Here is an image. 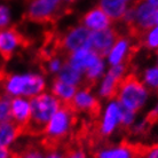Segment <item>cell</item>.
<instances>
[{
  "label": "cell",
  "mask_w": 158,
  "mask_h": 158,
  "mask_svg": "<svg viewBox=\"0 0 158 158\" xmlns=\"http://www.w3.org/2000/svg\"><path fill=\"white\" fill-rule=\"evenodd\" d=\"M124 1H126L127 4H131V5H132V4H134L136 0H124Z\"/></svg>",
  "instance_id": "obj_35"
},
{
  "label": "cell",
  "mask_w": 158,
  "mask_h": 158,
  "mask_svg": "<svg viewBox=\"0 0 158 158\" xmlns=\"http://www.w3.org/2000/svg\"><path fill=\"white\" fill-rule=\"evenodd\" d=\"M119 83H120V79L117 78L115 75H112L107 69L106 73L99 80V83L96 84L98 85V91H96L98 98L107 100V101L115 99Z\"/></svg>",
  "instance_id": "obj_16"
},
{
  "label": "cell",
  "mask_w": 158,
  "mask_h": 158,
  "mask_svg": "<svg viewBox=\"0 0 158 158\" xmlns=\"http://www.w3.org/2000/svg\"><path fill=\"white\" fill-rule=\"evenodd\" d=\"M63 148V158H88L85 147L78 141H71Z\"/></svg>",
  "instance_id": "obj_24"
},
{
  "label": "cell",
  "mask_w": 158,
  "mask_h": 158,
  "mask_svg": "<svg viewBox=\"0 0 158 158\" xmlns=\"http://www.w3.org/2000/svg\"><path fill=\"white\" fill-rule=\"evenodd\" d=\"M10 112H12V120L15 122L19 126L24 130L29 126L31 119V102L30 99L16 96L10 100Z\"/></svg>",
  "instance_id": "obj_13"
},
{
  "label": "cell",
  "mask_w": 158,
  "mask_h": 158,
  "mask_svg": "<svg viewBox=\"0 0 158 158\" xmlns=\"http://www.w3.org/2000/svg\"><path fill=\"white\" fill-rule=\"evenodd\" d=\"M45 158H63V149L60 147L45 148Z\"/></svg>",
  "instance_id": "obj_31"
},
{
  "label": "cell",
  "mask_w": 158,
  "mask_h": 158,
  "mask_svg": "<svg viewBox=\"0 0 158 158\" xmlns=\"http://www.w3.org/2000/svg\"><path fill=\"white\" fill-rule=\"evenodd\" d=\"M63 1H64V4L71 5V4H73V2H76L77 0H63Z\"/></svg>",
  "instance_id": "obj_34"
},
{
  "label": "cell",
  "mask_w": 158,
  "mask_h": 158,
  "mask_svg": "<svg viewBox=\"0 0 158 158\" xmlns=\"http://www.w3.org/2000/svg\"><path fill=\"white\" fill-rule=\"evenodd\" d=\"M100 57H102V56L99 55L96 52H94L91 48H80V49H77V51L67 54L65 61L71 67L77 69L84 75L86 69H88Z\"/></svg>",
  "instance_id": "obj_14"
},
{
  "label": "cell",
  "mask_w": 158,
  "mask_h": 158,
  "mask_svg": "<svg viewBox=\"0 0 158 158\" xmlns=\"http://www.w3.org/2000/svg\"><path fill=\"white\" fill-rule=\"evenodd\" d=\"M64 62H65V60H62L60 56L54 55V54H53V55L49 54V55L46 57V64H45L46 72L49 73V75L56 76L60 72V70L62 69Z\"/></svg>",
  "instance_id": "obj_26"
},
{
  "label": "cell",
  "mask_w": 158,
  "mask_h": 158,
  "mask_svg": "<svg viewBox=\"0 0 158 158\" xmlns=\"http://www.w3.org/2000/svg\"><path fill=\"white\" fill-rule=\"evenodd\" d=\"M91 33L83 24L73 25L57 39V49L69 54L80 48H91Z\"/></svg>",
  "instance_id": "obj_7"
},
{
  "label": "cell",
  "mask_w": 158,
  "mask_h": 158,
  "mask_svg": "<svg viewBox=\"0 0 158 158\" xmlns=\"http://www.w3.org/2000/svg\"><path fill=\"white\" fill-rule=\"evenodd\" d=\"M10 100L12 98L6 94L0 95V123L12 119L10 112Z\"/></svg>",
  "instance_id": "obj_28"
},
{
  "label": "cell",
  "mask_w": 158,
  "mask_h": 158,
  "mask_svg": "<svg viewBox=\"0 0 158 158\" xmlns=\"http://www.w3.org/2000/svg\"><path fill=\"white\" fill-rule=\"evenodd\" d=\"M23 134H25L23 128L19 126L15 122H13L12 119L0 123V144L1 146L10 148Z\"/></svg>",
  "instance_id": "obj_18"
},
{
  "label": "cell",
  "mask_w": 158,
  "mask_h": 158,
  "mask_svg": "<svg viewBox=\"0 0 158 158\" xmlns=\"http://www.w3.org/2000/svg\"><path fill=\"white\" fill-rule=\"evenodd\" d=\"M136 1H138V0H136ZM143 1H146L148 4L152 5L155 7H158V0H143Z\"/></svg>",
  "instance_id": "obj_32"
},
{
  "label": "cell",
  "mask_w": 158,
  "mask_h": 158,
  "mask_svg": "<svg viewBox=\"0 0 158 158\" xmlns=\"http://www.w3.org/2000/svg\"><path fill=\"white\" fill-rule=\"evenodd\" d=\"M1 83L5 94L10 98L22 96L32 99L44 93L47 88L45 77L38 72H25L6 76Z\"/></svg>",
  "instance_id": "obj_3"
},
{
  "label": "cell",
  "mask_w": 158,
  "mask_h": 158,
  "mask_svg": "<svg viewBox=\"0 0 158 158\" xmlns=\"http://www.w3.org/2000/svg\"><path fill=\"white\" fill-rule=\"evenodd\" d=\"M15 158H45V150L40 149L39 147L30 144L20 151H14Z\"/></svg>",
  "instance_id": "obj_25"
},
{
  "label": "cell",
  "mask_w": 158,
  "mask_h": 158,
  "mask_svg": "<svg viewBox=\"0 0 158 158\" xmlns=\"http://www.w3.org/2000/svg\"><path fill=\"white\" fill-rule=\"evenodd\" d=\"M150 96V91L143 84L140 76L128 72L120 80L115 99L126 109L139 112L146 107Z\"/></svg>",
  "instance_id": "obj_2"
},
{
  "label": "cell",
  "mask_w": 158,
  "mask_h": 158,
  "mask_svg": "<svg viewBox=\"0 0 158 158\" xmlns=\"http://www.w3.org/2000/svg\"><path fill=\"white\" fill-rule=\"evenodd\" d=\"M31 102V119L25 130V134L40 135L45 125L52 118V116L63 104L51 92H44L30 99Z\"/></svg>",
  "instance_id": "obj_4"
},
{
  "label": "cell",
  "mask_w": 158,
  "mask_h": 158,
  "mask_svg": "<svg viewBox=\"0 0 158 158\" xmlns=\"http://www.w3.org/2000/svg\"><path fill=\"white\" fill-rule=\"evenodd\" d=\"M77 89H78V87L64 83V81L60 80L55 77L51 84V91L49 92L54 96H56L61 101L62 104H67L68 106L72 101Z\"/></svg>",
  "instance_id": "obj_19"
},
{
  "label": "cell",
  "mask_w": 158,
  "mask_h": 158,
  "mask_svg": "<svg viewBox=\"0 0 158 158\" xmlns=\"http://www.w3.org/2000/svg\"><path fill=\"white\" fill-rule=\"evenodd\" d=\"M120 36V32L117 28L111 25L110 28L92 31L91 33V49L96 52L102 57H106L116 40Z\"/></svg>",
  "instance_id": "obj_11"
},
{
  "label": "cell",
  "mask_w": 158,
  "mask_h": 158,
  "mask_svg": "<svg viewBox=\"0 0 158 158\" xmlns=\"http://www.w3.org/2000/svg\"><path fill=\"white\" fill-rule=\"evenodd\" d=\"M133 39L134 38H132L131 36H124V35L123 36L120 35L118 37V39L116 40L114 46L104 57L109 67L123 63L131 64V60L133 59V55L138 48V45L133 44Z\"/></svg>",
  "instance_id": "obj_9"
},
{
  "label": "cell",
  "mask_w": 158,
  "mask_h": 158,
  "mask_svg": "<svg viewBox=\"0 0 158 158\" xmlns=\"http://www.w3.org/2000/svg\"><path fill=\"white\" fill-rule=\"evenodd\" d=\"M98 6L109 16L112 23L122 22L128 9V4L124 0H99Z\"/></svg>",
  "instance_id": "obj_17"
},
{
  "label": "cell",
  "mask_w": 158,
  "mask_h": 158,
  "mask_svg": "<svg viewBox=\"0 0 158 158\" xmlns=\"http://www.w3.org/2000/svg\"><path fill=\"white\" fill-rule=\"evenodd\" d=\"M141 80L149 91L156 92L158 94V65H151L143 70L141 75Z\"/></svg>",
  "instance_id": "obj_22"
},
{
  "label": "cell",
  "mask_w": 158,
  "mask_h": 158,
  "mask_svg": "<svg viewBox=\"0 0 158 158\" xmlns=\"http://www.w3.org/2000/svg\"><path fill=\"white\" fill-rule=\"evenodd\" d=\"M136 116L138 112L132 111L130 109H126L122 106V115H120V127L123 130L128 131L131 127L133 126V124L136 122Z\"/></svg>",
  "instance_id": "obj_27"
},
{
  "label": "cell",
  "mask_w": 158,
  "mask_h": 158,
  "mask_svg": "<svg viewBox=\"0 0 158 158\" xmlns=\"http://www.w3.org/2000/svg\"><path fill=\"white\" fill-rule=\"evenodd\" d=\"M120 115H122V106L116 99L109 100L106 107L102 108V111L98 119H95L94 128L92 131L91 138L93 136L102 140L107 139L115 133L120 127Z\"/></svg>",
  "instance_id": "obj_5"
},
{
  "label": "cell",
  "mask_w": 158,
  "mask_h": 158,
  "mask_svg": "<svg viewBox=\"0 0 158 158\" xmlns=\"http://www.w3.org/2000/svg\"><path fill=\"white\" fill-rule=\"evenodd\" d=\"M63 4V0H30L25 16L36 23H47L57 16Z\"/></svg>",
  "instance_id": "obj_8"
},
{
  "label": "cell",
  "mask_w": 158,
  "mask_h": 158,
  "mask_svg": "<svg viewBox=\"0 0 158 158\" xmlns=\"http://www.w3.org/2000/svg\"><path fill=\"white\" fill-rule=\"evenodd\" d=\"M77 112L70 106L63 104L56 111L41 131L40 136L43 138L44 148L60 147L63 148L73 138L77 125Z\"/></svg>",
  "instance_id": "obj_1"
},
{
  "label": "cell",
  "mask_w": 158,
  "mask_h": 158,
  "mask_svg": "<svg viewBox=\"0 0 158 158\" xmlns=\"http://www.w3.org/2000/svg\"><path fill=\"white\" fill-rule=\"evenodd\" d=\"M10 23V13L9 8L6 6H0V30L6 29L9 27Z\"/></svg>",
  "instance_id": "obj_30"
},
{
  "label": "cell",
  "mask_w": 158,
  "mask_h": 158,
  "mask_svg": "<svg viewBox=\"0 0 158 158\" xmlns=\"http://www.w3.org/2000/svg\"><path fill=\"white\" fill-rule=\"evenodd\" d=\"M80 24H83L91 31H100L110 28L112 25V21L99 6H96L89 9L86 14H84L80 20Z\"/></svg>",
  "instance_id": "obj_15"
},
{
  "label": "cell",
  "mask_w": 158,
  "mask_h": 158,
  "mask_svg": "<svg viewBox=\"0 0 158 158\" xmlns=\"http://www.w3.org/2000/svg\"><path fill=\"white\" fill-rule=\"evenodd\" d=\"M139 44L142 45L143 47H146L149 51H157L158 48V24L154 25L151 29L143 35L140 39Z\"/></svg>",
  "instance_id": "obj_23"
},
{
  "label": "cell",
  "mask_w": 158,
  "mask_h": 158,
  "mask_svg": "<svg viewBox=\"0 0 158 158\" xmlns=\"http://www.w3.org/2000/svg\"><path fill=\"white\" fill-rule=\"evenodd\" d=\"M68 106H70L72 110L76 111L77 114L87 115L92 120L98 119L102 111V106L98 95H95L92 92L91 87L84 86V85L78 87L73 99Z\"/></svg>",
  "instance_id": "obj_6"
},
{
  "label": "cell",
  "mask_w": 158,
  "mask_h": 158,
  "mask_svg": "<svg viewBox=\"0 0 158 158\" xmlns=\"http://www.w3.org/2000/svg\"><path fill=\"white\" fill-rule=\"evenodd\" d=\"M5 77H6V76H5L4 71H2V70H0V83H1V81H2V80H4V78H5Z\"/></svg>",
  "instance_id": "obj_33"
},
{
  "label": "cell",
  "mask_w": 158,
  "mask_h": 158,
  "mask_svg": "<svg viewBox=\"0 0 158 158\" xmlns=\"http://www.w3.org/2000/svg\"><path fill=\"white\" fill-rule=\"evenodd\" d=\"M140 158H158V142L150 146H141Z\"/></svg>",
  "instance_id": "obj_29"
},
{
  "label": "cell",
  "mask_w": 158,
  "mask_h": 158,
  "mask_svg": "<svg viewBox=\"0 0 158 158\" xmlns=\"http://www.w3.org/2000/svg\"><path fill=\"white\" fill-rule=\"evenodd\" d=\"M25 44L24 37L16 28H6L0 30V55L4 60H9L17 49Z\"/></svg>",
  "instance_id": "obj_12"
},
{
  "label": "cell",
  "mask_w": 158,
  "mask_h": 158,
  "mask_svg": "<svg viewBox=\"0 0 158 158\" xmlns=\"http://www.w3.org/2000/svg\"><path fill=\"white\" fill-rule=\"evenodd\" d=\"M55 77L64 83L73 85L76 87H80L84 85V75L80 71H78L77 69L71 67L67 61L64 62L62 69L60 70V72Z\"/></svg>",
  "instance_id": "obj_21"
},
{
  "label": "cell",
  "mask_w": 158,
  "mask_h": 158,
  "mask_svg": "<svg viewBox=\"0 0 158 158\" xmlns=\"http://www.w3.org/2000/svg\"><path fill=\"white\" fill-rule=\"evenodd\" d=\"M156 54H157V62H156V64L158 65V48H157V51H156Z\"/></svg>",
  "instance_id": "obj_36"
},
{
  "label": "cell",
  "mask_w": 158,
  "mask_h": 158,
  "mask_svg": "<svg viewBox=\"0 0 158 158\" xmlns=\"http://www.w3.org/2000/svg\"><path fill=\"white\" fill-rule=\"evenodd\" d=\"M140 150L141 144L124 141L119 144L96 149L93 154V158H140Z\"/></svg>",
  "instance_id": "obj_10"
},
{
  "label": "cell",
  "mask_w": 158,
  "mask_h": 158,
  "mask_svg": "<svg viewBox=\"0 0 158 158\" xmlns=\"http://www.w3.org/2000/svg\"><path fill=\"white\" fill-rule=\"evenodd\" d=\"M107 65L108 64L104 57H100L98 61H95L94 63L84 72V86L91 87V88L95 86L107 71Z\"/></svg>",
  "instance_id": "obj_20"
}]
</instances>
